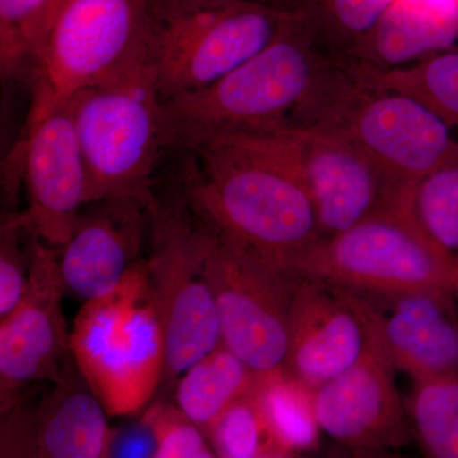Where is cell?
I'll return each mask as SVG.
<instances>
[{"label": "cell", "mask_w": 458, "mask_h": 458, "mask_svg": "<svg viewBox=\"0 0 458 458\" xmlns=\"http://www.w3.org/2000/svg\"><path fill=\"white\" fill-rule=\"evenodd\" d=\"M183 156L174 179L216 233L292 273L321 240L293 126L221 135Z\"/></svg>", "instance_id": "obj_1"}, {"label": "cell", "mask_w": 458, "mask_h": 458, "mask_svg": "<svg viewBox=\"0 0 458 458\" xmlns=\"http://www.w3.org/2000/svg\"><path fill=\"white\" fill-rule=\"evenodd\" d=\"M322 45L300 12L276 41L218 82L165 99L168 149L186 155L221 135L318 125L352 77L346 60Z\"/></svg>", "instance_id": "obj_2"}, {"label": "cell", "mask_w": 458, "mask_h": 458, "mask_svg": "<svg viewBox=\"0 0 458 458\" xmlns=\"http://www.w3.org/2000/svg\"><path fill=\"white\" fill-rule=\"evenodd\" d=\"M86 170V204L134 199L149 208L168 150L164 101L147 63L68 99Z\"/></svg>", "instance_id": "obj_3"}, {"label": "cell", "mask_w": 458, "mask_h": 458, "mask_svg": "<svg viewBox=\"0 0 458 458\" xmlns=\"http://www.w3.org/2000/svg\"><path fill=\"white\" fill-rule=\"evenodd\" d=\"M148 278L164 327V382L177 379L222 343L207 267L216 232L201 218L179 182L158 190L148 208Z\"/></svg>", "instance_id": "obj_4"}, {"label": "cell", "mask_w": 458, "mask_h": 458, "mask_svg": "<svg viewBox=\"0 0 458 458\" xmlns=\"http://www.w3.org/2000/svg\"><path fill=\"white\" fill-rule=\"evenodd\" d=\"M75 366L110 417L140 411L164 382L165 343L146 260L74 319Z\"/></svg>", "instance_id": "obj_5"}, {"label": "cell", "mask_w": 458, "mask_h": 458, "mask_svg": "<svg viewBox=\"0 0 458 458\" xmlns=\"http://www.w3.org/2000/svg\"><path fill=\"white\" fill-rule=\"evenodd\" d=\"M157 26L153 0H62L27 77L31 106L68 101L152 63Z\"/></svg>", "instance_id": "obj_6"}, {"label": "cell", "mask_w": 458, "mask_h": 458, "mask_svg": "<svg viewBox=\"0 0 458 458\" xmlns=\"http://www.w3.org/2000/svg\"><path fill=\"white\" fill-rule=\"evenodd\" d=\"M412 198L379 210L343 233L321 238L295 262L294 273L369 297L417 292L458 294V265L421 227Z\"/></svg>", "instance_id": "obj_7"}, {"label": "cell", "mask_w": 458, "mask_h": 458, "mask_svg": "<svg viewBox=\"0 0 458 458\" xmlns=\"http://www.w3.org/2000/svg\"><path fill=\"white\" fill-rule=\"evenodd\" d=\"M300 16L267 0H247L158 21L152 64L162 101L207 89L245 64Z\"/></svg>", "instance_id": "obj_8"}, {"label": "cell", "mask_w": 458, "mask_h": 458, "mask_svg": "<svg viewBox=\"0 0 458 458\" xmlns=\"http://www.w3.org/2000/svg\"><path fill=\"white\" fill-rule=\"evenodd\" d=\"M222 343L255 375L284 370L300 276L216 233L207 267Z\"/></svg>", "instance_id": "obj_9"}, {"label": "cell", "mask_w": 458, "mask_h": 458, "mask_svg": "<svg viewBox=\"0 0 458 458\" xmlns=\"http://www.w3.org/2000/svg\"><path fill=\"white\" fill-rule=\"evenodd\" d=\"M352 74L318 125L345 132L391 179L409 188L458 162V134L438 114L405 93L370 86Z\"/></svg>", "instance_id": "obj_10"}, {"label": "cell", "mask_w": 458, "mask_h": 458, "mask_svg": "<svg viewBox=\"0 0 458 458\" xmlns=\"http://www.w3.org/2000/svg\"><path fill=\"white\" fill-rule=\"evenodd\" d=\"M65 293L59 247L35 233L25 294L0 319V414L38 386L62 381L75 367L62 310Z\"/></svg>", "instance_id": "obj_11"}, {"label": "cell", "mask_w": 458, "mask_h": 458, "mask_svg": "<svg viewBox=\"0 0 458 458\" xmlns=\"http://www.w3.org/2000/svg\"><path fill=\"white\" fill-rule=\"evenodd\" d=\"M5 168V191L25 183L27 216L49 245L68 242L86 204V170L69 101L31 106L25 134Z\"/></svg>", "instance_id": "obj_12"}, {"label": "cell", "mask_w": 458, "mask_h": 458, "mask_svg": "<svg viewBox=\"0 0 458 458\" xmlns=\"http://www.w3.org/2000/svg\"><path fill=\"white\" fill-rule=\"evenodd\" d=\"M363 298L366 348L352 366L313 391V409L319 429L367 454L406 445L410 432L378 310L367 295Z\"/></svg>", "instance_id": "obj_13"}, {"label": "cell", "mask_w": 458, "mask_h": 458, "mask_svg": "<svg viewBox=\"0 0 458 458\" xmlns=\"http://www.w3.org/2000/svg\"><path fill=\"white\" fill-rule=\"evenodd\" d=\"M106 409L77 366L50 387L38 386L2 414V458L111 457Z\"/></svg>", "instance_id": "obj_14"}, {"label": "cell", "mask_w": 458, "mask_h": 458, "mask_svg": "<svg viewBox=\"0 0 458 458\" xmlns=\"http://www.w3.org/2000/svg\"><path fill=\"white\" fill-rule=\"evenodd\" d=\"M321 238L348 231L408 197L375 159L333 126H293Z\"/></svg>", "instance_id": "obj_15"}, {"label": "cell", "mask_w": 458, "mask_h": 458, "mask_svg": "<svg viewBox=\"0 0 458 458\" xmlns=\"http://www.w3.org/2000/svg\"><path fill=\"white\" fill-rule=\"evenodd\" d=\"M366 344L363 295L300 276L289 313L286 375L315 391L352 366Z\"/></svg>", "instance_id": "obj_16"}, {"label": "cell", "mask_w": 458, "mask_h": 458, "mask_svg": "<svg viewBox=\"0 0 458 458\" xmlns=\"http://www.w3.org/2000/svg\"><path fill=\"white\" fill-rule=\"evenodd\" d=\"M149 236L148 208L134 199L84 204L73 233L59 247L66 293L84 302L113 293L143 259Z\"/></svg>", "instance_id": "obj_17"}, {"label": "cell", "mask_w": 458, "mask_h": 458, "mask_svg": "<svg viewBox=\"0 0 458 458\" xmlns=\"http://www.w3.org/2000/svg\"><path fill=\"white\" fill-rule=\"evenodd\" d=\"M451 292H417L382 297V335L396 369L412 378L458 375V318ZM378 298V297H377Z\"/></svg>", "instance_id": "obj_18"}, {"label": "cell", "mask_w": 458, "mask_h": 458, "mask_svg": "<svg viewBox=\"0 0 458 458\" xmlns=\"http://www.w3.org/2000/svg\"><path fill=\"white\" fill-rule=\"evenodd\" d=\"M458 38V3L394 0L346 62L369 68H403L451 49Z\"/></svg>", "instance_id": "obj_19"}, {"label": "cell", "mask_w": 458, "mask_h": 458, "mask_svg": "<svg viewBox=\"0 0 458 458\" xmlns=\"http://www.w3.org/2000/svg\"><path fill=\"white\" fill-rule=\"evenodd\" d=\"M258 377L221 343L177 379L174 405L207 436L219 415L254 387Z\"/></svg>", "instance_id": "obj_20"}, {"label": "cell", "mask_w": 458, "mask_h": 458, "mask_svg": "<svg viewBox=\"0 0 458 458\" xmlns=\"http://www.w3.org/2000/svg\"><path fill=\"white\" fill-rule=\"evenodd\" d=\"M348 63L364 82L418 99L458 134V50L441 51L414 64L386 71Z\"/></svg>", "instance_id": "obj_21"}, {"label": "cell", "mask_w": 458, "mask_h": 458, "mask_svg": "<svg viewBox=\"0 0 458 458\" xmlns=\"http://www.w3.org/2000/svg\"><path fill=\"white\" fill-rule=\"evenodd\" d=\"M207 438L216 457H293L271 427L258 391V381L249 393L234 400L219 415L208 430Z\"/></svg>", "instance_id": "obj_22"}, {"label": "cell", "mask_w": 458, "mask_h": 458, "mask_svg": "<svg viewBox=\"0 0 458 458\" xmlns=\"http://www.w3.org/2000/svg\"><path fill=\"white\" fill-rule=\"evenodd\" d=\"M301 12L319 41L348 59L369 35L394 0H267Z\"/></svg>", "instance_id": "obj_23"}, {"label": "cell", "mask_w": 458, "mask_h": 458, "mask_svg": "<svg viewBox=\"0 0 458 458\" xmlns=\"http://www.w3.org/2000/svg\"><path fill=\"white\" fill-rule=\"evenodd\" d=\"M409 409L428 456L458 458V375L415 379Z\"/></svg>", "instance_id": "obj_24"}, {"label": "cell", "mask_w": 458, "mask_h": 458, "mask_svg": "<svg viewBox=\"0 0 458 458\" xmlns=\"http://www.w3.org/2000/svg\"><path fill=\"white\" fill-rule=\"evenodd\" d=\"M258 391L274 432L293 456L315 447L319 427L313 409V391L284 370L259 376Z\"/></svg>", "instance_id": "obj_25"}, {"label": "cell", "mask_w": 458, "mask_h": 458, "mask_svg": "<svg viewBox=\"0 0 458 458\" xmlns=\"http://www.w3.org/2000/svg\"><path fill=\"white\" fill-rule=\"evenodd\" d=\"M62 0H0V66L4 78L26 80L45 30Z\"/></svg>", "instance_id": "obj_26"}, {"label": "cell", "mask_w": 458, "mask_h": 458, "mask_svg": "<svg viewBox=\"0 0 458 458\" xmlns=\"http://www.w3.org/2000/svg\"><path fill=\"white\" fill-rule=\"evenodd\" d=\"M412 208L428 236L458 265V162L419 181Z\"/></svg>", "instance_id": "obj_27"}, {"label": "cell", "mask_w": 458, "mask_h": 458, "mask_svg": "<svg viewBox=\"0 0 458 458\" xmlns=\"http://www.w3.org/2000/svg\"><path fill=\"white\" fill-rule=\"evenodd\" d=\"M36 231L26 212H7L0 227V319L16 309L29 280Z\"/></svg>", "instance_id": "obj_28"}, {"label": "cell", "mask_w": 458, "mask_h": 458, "mask_svg": "<svg viewBox=\"0 0 458 458\" xmlns=\"http://www.w3.org/2000/svg\"><path fill=\"white\" fill-rule=\"evenodd\" d=\"M146 415L155 432V458L216 457L203 430L176 405L158 401L147 410Z\"/></svg>", "instance_id": "obj_29"}, {"label": "cell", "mask_w": 458, "mask_h": 458, "mask_svg": "<svg viewBox=\"0 0 458 458\" xmlns=\"http://www.w3.org/2000/svg\"><path fill=\"white\" fill-rule=\"evenodd\" d=\"M156 437L149 419L144 414L134 426L114 432L111 457H153L156 454Z\"/></svg>", "instance_id": "obj_30"}, {"label": "cell", "mask_w": 458, "mask_h": 458, "mask_svg": "<svg viewBox=\"0 0 458 458\" xmlns=\"http://www.w3.org/2000/svg\"><path fill=\"white\" fill-rule=\"evenodd\" d=\"M240 2H247V0H153V7H155L157 20L165 21L182 16V14L225 7V5Z\"/></svg>", "instance_id": "obj_31"}, {"label": "cell", "mask_w": 458, "mask_h": 458, "mask_svg": "<svg viewBox=\"0 0 458 458\" xmlns=\"http://www.w3.org/2000/svg\"><path fill=\"white\" fill-rule=\"evenodd\" d=\"M452 2H456V3H458V0H452Z\"/></svg>", "instance_id": "obj_32"}]
</instances>
